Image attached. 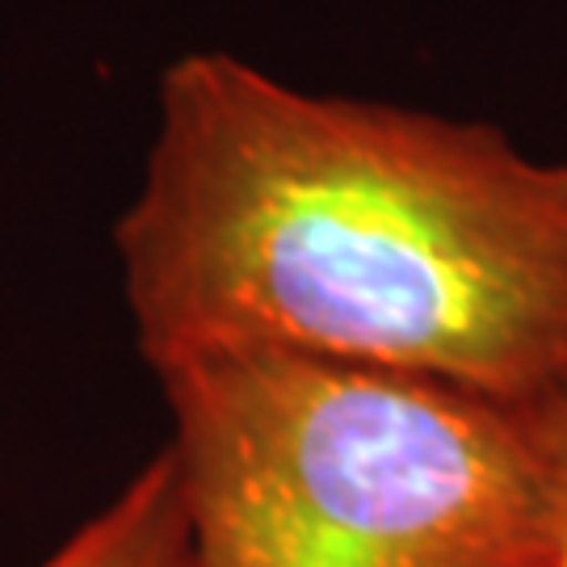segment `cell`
I'll return each mask as SVG.
<instances>
[{
	"label": "cell",
	"instance_id": "1",
	"mask_svg": "<svg viewBox=\"0 0 567 567\" xmlns=\"http://www.w3.org/2000/svg\"><path fill=\"white\" fill-rule=\"evenodd\" d=\"M114 252L152 374L286 349L508 404L567 383V161L492 122L189 51L161 72Z\"/></svg>",
	"mask_w": 567,
	"mask_h": 567
},
{
	"label": "cell",
	"instance_id": "2",
	"mask_svg": "<svg viewBox=\"0 0 567 567\" xmlns=\"http://www.w3.org/2000/svg\"><path fill=\"white\" fill-rule=\"evenodd\" d=\"M185 567H555L538 400L286 349L156 370Z\"/></svg>",
	"mask_w": 567,
	"mask_h": 567
},
{
	"label": "cell",
	"instance_id": "3",
	"mask_svg": "<svg viewBox=\"0 0 567 567\" xmlns=\"http://www.w3.org/2000/svg\"><path fill=\"white\" fill-rule=\"evenodd\" d=\"M34 567H185L177 471L156 454Z\"/></svg>",
	"mask_w": 567,
	"mask_h": 567
},
{
	"label": "cell",
	"instance_id": "4",
	"mask_svg": "<svg viewBox=\"0 0 567 567\" xmlns=\"http://www.w3.org/2000/svg\"><path fill=\"white\" fill-rule=\"evenodd\" d=\"M538 412H543L550 458H555V484H559V555H555V567H567V383L543 395Z\"/></svg>",
	"mask_w": 567,
	"mask_h": 567
}]
</instances>
